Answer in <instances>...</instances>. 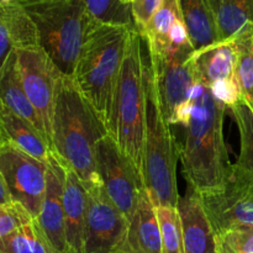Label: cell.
I'll return each instance as SVG.
<instances>
[{
    "mask_svg": "<svg viewBox=\"0 0 253 253\" xmlns=\"http://www.w3.org/2000/svg\"><path fill=\"white\" fill-rule=\"evenodd\" d=\"M226 109L209 86L197 82L170 123L184 128L182 142H177L178 155L188 187L200 195L221 190L232 172L224 137Z\"/></svg>",
    "mask_w": 253,
    "mask_h": 253,
    "instance_id": "cell-1",
    "label": "cell"
},
{
    "mask_svg": "<svg viewBox=\"0 0 253 253\" xmlns=\"http://www.w3.org/2000/svg\"><path fill=\"white\" fill-rule=\"evenodd\" d=\"M108 130L72 77L61 73L56 86L52 152L73 170L85 189L101 184L95 166V148Z\"/></svg>",
    "mask_w": 253,
    "mask_h": 253,
    "instance_id": "cell-2",
    "label": "cell"
},
{
    "mask_svg": "<svg viewBox=\"0 0 253 253\" xmlns=\"http://www.w3.org/2000/svg\"><path fill=\"white\" fill-rule=\"evenodd\" d=\"M145 133L142 148L143 187L153 207H178V145L166 114L150 61L145 63Z\"/></svg>",
    "mask_w": 253,
    "mask_h": 253,
    "instance_id": "cell-3",
    "label": "cell"
},
{
    "mask_svg": "<svg viewBox=\"0 0 253 253\" xmlns=\"http://www.w3.org/2000/svg\"><path fill=\"white\" fill-rule=\"evenodd\" d=\"M132 27L109 26L94 20L72 77L108 132L116 84Z\"/></svg>",
    "mask_w": 253,
    "mask_h": 253,
    "instance_id": "cell-4",
    "label": "cell"
},
{
    "mask_svg": "<svg viewBox=\"0 0 253 253\" xmlns=\"http://www.w3.org/2000/svg\"><path fill=\"white\" fill-rule=\"evenodd\" d=\"M142 37L132 27L116 84L109 135L118 142L121 152L142 174V148L145 133V63Z\"/></svg>",
    "mask_w": 253,
    "mask_h": 253,
    "instance_id": "cell-5",
    "label": "cell"
},
{
    "mask_svg": "<svg viewBox=\"0 0 253 253\" xmlns=\"http://www.w3.org/2000/svg\"><path fill=\"white\" fill-rule=\"evenodd\" d=\"M19 4L34 21L41 48L62 74L73 77L94 22L84 0H25Z\"/></svg>",
    "mask_w": 253,
    "mask_h": 253,
    "instance_id": "cell-6",
    "label": "cell"
},
{
    "mask_svg": "<svg viewBox=\"0 0 253 253\" xmlns=\"http://www.w3.org/2000/svg\"><path fill=\"white\" fill-rule=\"evenodd\" d=\"M0 174L12 202L37 219L46 194L48 165L4 141L0 145Z\"/></svg>",
    "mask_w": 253,
    "mask_h": 253,
    "instance_id": "cell-7",
    "label": "cell"
},
{
    "mask_svg": "<svg viewBox=\"0 0 253 253\" xmlns=\"http://www.w3.org/2000/svg\"><path fill=\"white\" fill-rule=\"evenodd\" d=\"M95 166L109 198L130 221L145 187L132 163L109 133L96 143Z\"/></svg>",
    "mask_w": 253,
    "mask_h": 253,
    "instance_id": "cell-8",
    "label": "cell"
},
{
    "mask_svg": "<svg viewBox=\"0 0 253 253\" xmlns=\"http://www.w3.org/2000/svg\"><path fill=\"white\" fill-rule=\"evenodd\" d=\"M20 82L27 98L43 124L47 142L52 150L56 86L61 72L57 69L41 46L15 49Z\"/></svg>",
    "mask_w": 253,
    "mask_h": 253,
    "instance_id": "cell-9",
    "label": "cell"
},
{
    "mask_svg": "<svg viewBox=\"0 0 253 253\" xmlns=\"http://www.w3.org/2000/svg\"><path fill=\"white\" fill-rule=\"evenodd\" d=\"M200 198L215 234L253 225V173L236 163L221 190Z\"/></svg>",
    "mask_w": 253,
    "mask_h": 253,
    "instance_id": "cell-10",
    "label": "cell"
},
{
    "mask_svg": "<svg viewBox=\"0 0 253 253\" xmlns=\"http://www.w3.org/2000/svg\"><path fill=\"white\" fill-rule=\"evenodd\" d=\"M84 253H115L128 226V220L109 198L103 184L86 189Z\"/></svg>",
    "mask_w": 253,
    "mask_h": 253,
    "instance_id": "cell-11",
    "label": "cell"
},
{
    "mask_svg": "<svg viewBox=\"0 0 253 253\" xmlns=\"http://www.w3.org/2000/svg\"><path fill=\"white\" fill-rule=\"evenodd\" d=\"M192 53L189 51L148 52V61L157 79L161 99L169 124L180 108L189 100L193 86L197 83L190 62Z\"/></svg>",
    "mask_w": 253,
    "mask_h": 253,
    "instance_id": "cell-12",
    "label": "cell"
},
{
    "mask_svg": "<svg viewBox=\"0 0 253 253\" xmlns=\"http://www.w3.org/2000/svg\"><path fill=\"white\" fill-rule=\"evenodd\" d=\"M64 169L52 156L48 163L47 189L37 216V224L53 253H69L64 220Z\"/></svg>",
    "mask_w": 253,
    "mask_h": 253,
    "instance_id": "cell-13",
    "label": "cell"
},
{
    "mask_svg": "<svg viewBox=\"0 0 253 253\" xmlns=\"http://www.w3.org/2000/svg\"><path fill=\"white\" fill-rule=\"evenodd\" d=\"M185 253H217L215 231L209 221L199 193L188 187L178 202Z\"/></svg>",
    "mask_w": 253,
    "mask_h": 253,
    "instance_id": "cell-14",
    "label": "cell"
},
{
    "mask_svg": "<svg viewBox=\"0 0 253 253\" xmlns=\"http://www.w3.org/2000/svg\"><path fill=\"white\" fill-rule=\"evenodd\" d=\"M115 253H162L160 221L146 189L141 192L125 236Z\"/></svg>",
    "mask_w": 253,
    "mask_h": 253,
    "instance_id": "cell-15",
    "label": "cell"
},
{
    "mask_svg": "<svg viewBox=\"0 0 253 253\" xmlns=\"http://www.w3.org/2000/svg\"><path fill=\"white\" fill-rule=\"evenodd\" d=\"M40 46L36 26L21 4L0 0V69L19 48Z\"/></svg>",
    "mask_w": 253,
    "mask_h": 253,
    "instance_id": "cell-16",
    "label": "cell"
},
{
    "mask_svg": "<svg viewBox=\"0 0 253 253\" xmlns=\"http://www.w3.org/2000/svg\"><path fill=\"white\" fill-rule=\"evenodd\" d=\"M63 205L68 251L69 253H84L88 192L73 170L66 166H63Z\"/></svg>",
    "mask_w": 253,
    "mask_h": 253,
    "instance_id": "cell-17",
    "label": "cell"
},
{
    "mask_svg": "<svg viewBox=\"0 0 253 253\" xmlns=\"http://www.w3.org/2000/svg\"><path fill=\"white\" fill-rule=\"evenodd\" d=\"M195 81L211 85L225 79H236L237 46L235 40L220 41L211 46L193 51L190 56Z\"/></svg>",
    "mask_w": 253,
    "mask_h": 253,
    "instance_id": "cell-18",
    "label": "cell"
},
{
    "mask_svg": "<svg viewBox=\"0 0 253 253\" xmlns=\"http://www.w3.org/2000/svg\"><path fill=\"white\" fill-rule=\"evenodd\" d=\"M0 103L4 104L17 116L31 124L47 141L43 124L37 115L31 101L27 98L20 82L15 51L10 54L2 68L0 69Z\"/></svg>",
    "mask_w": 253,
    "mask_h": 253,
    "instance_id": "cell-19",
    "label": "cell"
},
{
    "mask_svg": "<svg viewBox=\"0 0 253 253\" xmlns=\"http://www.w3.org/2000/svg\"><path fill=\"white\" fill-rule=\"evenodd\" d=\"M0 131L4 141L14 143L30 156L48 165L53 152L43 136L2 103H0Z\"/></svg>",
    "mask_w": 253,
    "mask_h": 253,
    "instance_id": "cell-20",
    "label": "cell"
},
{
    "mask_svg": "<svg viewBox=\"0 0 253 253\" xmlns=\"http://www.w3.org/2000/svg\"><path fill=\"white\" fill-rule=\"evenodd\" d=\"M219 41L253 36V0H209Z\"/></svg>",
    "mask_w": 253,
    "mask_h": 253,
    "instance_id": "cell-21",
    "label": "cell"
},
{
    "mask_svg": "<svg viewBox=\"0 0 253 253\" xmlns=\"http://www.w3.org/2000/svg\"><path fill=\"white\" fill-rule=\"evenodd\" d=\"M179 5L194 51L220 42L209 0H179Z\"/></svg>",
    "mask_w": 253,
    "mask_h": 253,
    "instance_id": "cell-22",
    "label": "cell"
},
{
    "mask_svg": "<svg viewBox=\"0 0 253 253\" xmlns=\"http://www.w3.org/2000/svg\"><path fill=\"white\" fill-rule=\"evenodd\" d=\"M0 253H53L47 244L36 219L0 240Z\"/></svg>",
    "mask_w": 253,
    "mask_h": 253,
    "instance_id": "cell-23",
    "label": "cell"
},
{
    "mask_svg": "<svg viewBox=\"0 0 253 253\" xmlns=\"http://www.w3.org/2000/svg\"><path fill=\"white\" fill-rule=\"evenodd\" d=\"M90 16L109 26H135L131 4L123 0H84Z\"/></svg>",
    "mask_w": 253,
    "mask_h": 253,
    "instance_id": "cell-24",
    "label": "cell"
},
{
    "mask_svg": "<svg viewBox=\"0 0 253 253\" xmlns=\"http://www.w3.org/2000/svg\"><path fill=\"white\" fill-rule=\"evenodd\" d=\"M240 132V156L236 165L253 173V110L242 99L230 108Z\"/></svg>",
    "mask_w": 253,
    "mask_h": 253,
    "instance_id": "cell-25",
    "label": "cell"
},
{
    "mask_svg": "<svg viewBox=\"0 0 253 253\" xmlns=\"http://www.w3.org/2000/svg\"><path fill=\"white\" fill-rule=\"evenodd\" d=\"M237 46L235 78L241 90L242 99L253 110V36L234 39Z\"/></svg>",
    "mask_w": 253,
    "mask_h": 253,
    "instance_id": "cell-26",
    "label": "cell"
},
{
    "mask_svg": "<svg viewBox=\"0 0 253 253\" xmlns=\"http://www.w3.org/2000/svg\"><path fill=\"white\" fill-rule=\"evenodd\" d=\"M156 214L162 235V253H185L178 208L158 207Z\"/></svg>",
    "mask_w": 253,
    "mask_h": 253,
    "instance_id": "cell-27",
    "label": "cell"
},
{
    "mask_svg": "<svg viewBox=\"0 0 253 253\" xmlns=\"http://www.w3.org/2000/svg\"><path fill=\"white\" fill-rule=\"evenodd\" d=\"M217 253H253V225L215 234Z\"/></svg>",
    "mask_w": 253,
    "mask_h": 253,
    "instance_id": "cell-28",
    "label": "cell"
},
{
    "mask_svg": "<svg viewBox=\"0 0 253 253\" xmlns=\"http://www.w3.org/2000/svg\"><path fill=\"white\" fill-rule=\"evenodd\" d=\"M31 219L34 217L17 203H0V240L11 235Z\"/></svg>",
    "mask_w": 253,
    "mask_h": 253,
    "instance_id": "cell-29",
    "label": "cell"
},
{
    "mask_svg": "<svg viewBox=\"0 0 253 253\" xmlns=\"http://www.w3.org/2000/svg\"><path fill=\"white\" fill-rule=\"evenodd\" d=\"M163 0H131V10L135 26L138 34L142 36L146 26L150 20L155 15V12L160 9Z\"/></svg>",
    "mask_w": 253,
    "mask_h": 253,
    "instance_id": "cell-30",
    "label": "cell"
},
{
    "mask_svg": "<svg viewBox=\"0 0 253 253\" xmlns=\"http://www.w3.org/2000/svg\"><path fill=\"white\" fill-rule=\"evenodd\" d=\"M209 88L215 99L224 104L227 109L242 100V94L236 79H225V81L215 82L211 85H209Z\"/></svg>",
    "mask_w": 253,
    "mask_h": 253,
    "instance_id": "cell-31",
    "label": "cell"
},
{
    "mask_svg": "<svg viewBox=\"0 0 253 253\" xmlns=\"http://www.w3.org/2000/svg\"><path fill=\"white\" fill-rule=\"evenodd\" d=\"M0 203L1 204H10V203H12L10 193L7 190V187L5 184L4 179H2L1 174H0Z\"/></svg>",
    "mask_w": 253,
    "mask_h": 253,
    "instance_id": "cell-32",
    "label": "cell"
},
{
    "mask_svg": "<svg viewBox=\"0 0 253 253\" xmlns=\"http://www.w3.org/2000/svg\"><path fill=\"white\" fill-rule=\"evenodd\" d=\"M2 142H4V137H2V133L1 131H0V145H1Z\"/></svg>",
    "mask_w": 253,
    "mask_h": 253,
    "instance_id": "cell-33",
    "label": "cell"
},
{
    "mask_svg": "<svg viewBox=\"0 0 253 253\" xmlns=\"http://www.w3.org/2000/svg\"><path fill=\"white\" fill-rule=\"evenodd\" d=\"M124 2H127V4H131V0H123Z\"/></svg>",
    "mask_w": 253,
    "mask_h": 253,
    "instance_id": "cell-34",
    "label": "cell"
},
{
    "mask_svg": "<svg viewBox=\"0 0 253 253\" xmlns=\"http://www.w3.org/2000/svg\"><path fill=\"white\" fill-rule=\"evenodd\" d=\"M1 1H5V2H9V1H12V0H1Z\"/></svg>",
    "mask_w": 253,
    "mask_h": 253,
    "instance_id": "cell-35",
    "label": "cell"
},
{
    "mask_svg": "<svg viewBox=\"0 0 253 253\" xmlns=\"http://www.w3.org/2000/svg\"><path fill=\"white\" fill-rule=\"evenodd\" d=\"M15 1H22V0H15Z\"/></svg>",
    "mask_w": 253,
    "mask_h": 253,
    "instance_id": "cell-36",
    "label": "cell"
},
{
    "mask_svg": "<svg viewBox=\"0 0 253 253\" xmlns=\"http://www.w3.org/2000/svg\"><path fill=\"white\" fill-rule=\"evenodd\" d=\"M22 1H25V0H22ZM22 1H17V2H22Z\"/></svg>",
    "mask_w": 253,
    "mask_h": 253,
    "instance_id": "cell-37",
    "label": "cell"
}]
</instances>
